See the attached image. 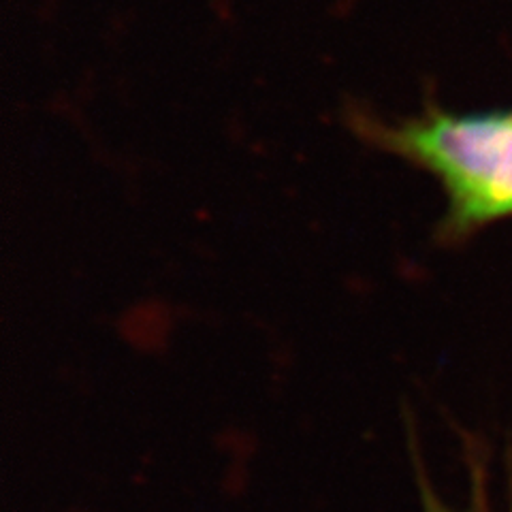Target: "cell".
Wrapping results in <instances>:
<instances>
[{"instance_id": "1", "label": "cell", "mask_w": 512, "mask_h": 512, "mask_svg": "<svg viewBox=\"0 0 512 512\" xmlns=\"http://www.w3.org/2000/svg\"><path fill=\"white\" fill-rule=\"evenodd\" d=\"M348 124L374 148L436 178L446 197L442 244L466 242L512 218V109L455 114L436 103L397 122L352 109Z\"/></svg>"}, {"instance_id": "2", "label": "cell", "mask_w": 512, "mask_h": 512, "mask_svg": "<svg viewBox=\"0 0 512 512\" xmlns=\"http://www.w3.org/2000/svg\"><path fill=\"white\" fill-rule=\"evenodd\" d=\"M410 444H412V466H414V476H416V487H419V498H421V504H423V512H459V510L448 506L440 498L438 491L434 489V485H431L427 468L423 463V457L419 453V446H416L419 442L412 438Z\"/></svg>"}]
</instances>
